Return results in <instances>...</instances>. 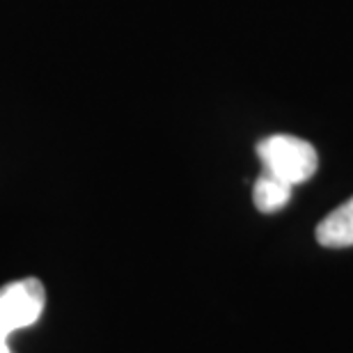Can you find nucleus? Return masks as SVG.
<instances>
[{
    "mask_svg": "<svg viewBox=\"0 0 353 353\" xmlns=\"http://www.w3.org/2000/svg\"><path fill=\"white\" fill-rule=\"evenodd\" d=\"M257 157L262 161L264 172L278 176V179L299 186L314 176L319 168V157H316L314 145L307 140L278 133V136H268L257 143Z\"/></svg>",
    "mask_w": 353,
    "mask_h": 353,
    "instance_id": "nucleus-1",
    "label": "nucleus"
},
{
    "mask_svg": "<svg viewBox=\"0 0 353 353\" xmlns=\"http://www.w3.org/2000/svg\"><path fill=\"white\" fill-rule=\"evenodd\" d=\"M292 183L282 181L268 172H262L257 176L255 186H252V202H255L257 211H262V214H278L292 200Z\"/></svg>",
    "mask_w": 353,
    "mask_h": 353,
    "instance_id": "nucleus-4",
    "label": "nucleus"
},
{
    "mask_svg": "<svg viewBox=\"0 0 353 353\" xmlns=\"http://www.w3.org/2000/svg\"><path fill=\"white\" fill-rule=\"evenodd\" d=\"M44 305L46 292L37 278H23L0 289V353H12L10 335L37 323Z\"/></svg>",
    "mask_w": 353,
    "mask_h": 353,
    "instance_id": "nucleus-2",
    "label": "nucleus"
},
{
    "mask_svg": "<svg viewBox=\"0 0 353 353\" xmlns=\"http://www.w3.org/2000/svg\"><path fill=\"white\" fill-rule=\"evenodd\" d=\"M316 241L323 248H351L353 245V197L340 204L316 228Z\"/></svg>",
    "mask_w": 353,
    "mask_h": 353,
    "instance_id": "nucleus-3",
    "label": "nucleus"
}]
</instances>
